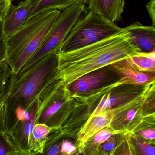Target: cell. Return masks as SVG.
Masks as SVG:
<instances>
[{"instance_id": "obj_32", "label": "cell", "mask_w": 155, "mask_h": 155, "mask_svg": "<svg viewBox=\"0 0 155 155\" xmlns=\"http://www.w3.org/2000/svg\"><path fill=\"white\" fill-rule=\"evenodd\" d=\"M12 1H13V0H12ZM21 1H23V0H21Z\"/></svg>"}, {"instance_id": "obj_26", "label": "cell", "mask_w": 155, "mask_h": 155, "mask_svg": "<svg viewBox=\"0 0 155 155\" xmlns=\"http://www.w3.org/2000/svg\"><path fill=\"white\" fill-rule=\"evenodd\" d=\"M150 17L152 21V26H155V0H150L146 6Z\"/></svg>"}, {"instance_id": "obj_31", "label": "cell", "mask_w": 155, "mask_h": 155, "mask_svg": "<svg viewBox=\"0 0 155 155\" xmlns=\"http://www.w3.org/2000/svg\"><path fill=\"white\" fill-rule=\"evenodd\" d=\"M2 100H1V99L0 98V101H1Z\"/></svg>"}, {"instance_id": "obj_18", "label": "cell", "mask_w": 155, "mask_h": 155, "mask_svg": "<svg viewBox=\"0 0 155 155\" xmlns=\"http://www.w3.org/2000/svg\"><path fill=\"white\" fill-rule=\"evenodd\" d=\"M122 131V130L115 129L110 125L100 130L94 135L90 140L95 145H101L107 141L111 136L121 133Z\"/></svg>"}, {"instance_id": "obj_11", "label": "cell", "mask_w": 155, "mask_h": 155, "mask_svg": "<svg viewBox=\"0 0 155 155\" xmlns=\"http://www.w3.org/2000/svg\"><path fill=\"white\" fill-rule=\"evenodd\" d=\"M129 35L130 41L140 52L155 51V28L153 26H144L134 22L125 28Z\"/></svg>"}, {"instance_id": "obj_6", "label": "cell", "mask_w": 155, "mask_h": 155, "mask_svg": "<svg viewBox=\"0 0 155 155\" xmlns=\"http://www.w3.org/2000/svg\"><path fill=\"white\" fill-rule=\"evenodd\" d=\"M38 104V99L30 110L29 119L14 121L2 135L9 148L10 155H29V143L35 125Z\"/></svg>"}, {"instance_id": "obj_9", "label": "cell", "mask_w": 155, "mask_h": 155, "mask_svg": "<svg viewBox=\"0 0 155 155\" xmlns=\"http://www.w3.org/2000/svg\"><path fill=\"white\" fill-rule=\"evenodd\" d=\"M34 5L27 0L11 6L2 22V31L6 41L25 24Z\"/></svg>"}, {"instance_id": "obj_25", "label": "cell", "mask_w": 155, "mask_h": 155, "mask_svg": "<svg viewBox=\"0 0 155 155\" xmlns=\"http://www.w3.org/2000/svg\"><path fill=\"white\" fill-rule=\"evenodd\" d=\"M115 135L111 136L104 142L102 147L103 150L107 152H111L115 149L116 146Z\"/></svg>"}, {"instance_id": "obj_7", "label": "cell", "mask_w": 155, "mask_h": 155, "mask_svg": "<svg viewBox=\"0 0 155 155\" xmlns=\"http://www.w3.org/2000/svg\"><path fill=\"white\" fill-rule=\"evenodd\" d=\"M155 81L147 84V88L136 97L132 98L126 104L113 109L114 117L111 126L115 129L122 130L126 126L133 125L142 118L144 106L151 95Z\"/></svg>"}, {"instance_id": "obj_13", "label": "cell", "mask_w": 155, "mask_h": 155, "mask_svg": "<svg viewBox=\"0 0 155 155\" xmlns=\"http://www.w3.org/2000/svg\"><path fill=\"white\" fill-rule=\"evenodd\" d=\"M98 71V70H97ZM81 76L70 84V90L72 92H84L98 87L106 78V71H99Z\"/></svg>"}, {"instance_id": "obj_4", "label": "cell", "mask_w": 155, "mask_h": 155, "mask_svg": "<svg viewBox=\"0 0 155 155\" xmlns=\"http://www.w3.org/2000/svg\"><path fill=\"white\" fill-rule=\"evenodd\" d=\"M123 30L115 23L89 11L71 30L58 52H67L88 46L119 33Z\"/></svg>"}, {"instance_id": "obj_16", "label": "cell", "mask_w": 155, "mask_h": 155, "mask_svg": "<svg viewBox=\"0 0 155 155\" xmlns=\"http://www.w3.org/2000/svg\"><path fill=\"white\" fill-rule=\"evenodd\" d=\"M130 97H131V93H116L115 94H112L110 92L106 93L102 97L98 105L91 116L98 114L109 109L112 108L115 106L119 105L121 106L125 102L127 103V101L131 99L132 98Z\"/></svg>"}, {"instance_id": "obj_24", "label": "cell", "mask_w": 155, "mask_h": 155, "mask_svg": "<svg viewBox=\"0 0 155 155\" xmlns=\"http://www.w3.org/2000/svg\"><path fill=\"white\" fill-rule=\"evenodd\" d=\"M12 0H0V21L2 22L7 15L11 6Z\"/></svg>"}, {"instance_id": "obj_27", "label": "cell", "mask_w": 155, "mask_h": 155, "mask_svg": "<svg viewBox=\"0 0 155 155\" xmlns=\"http://www.w3.org/2000/svg\"><path fill=\"white\" fill-rule=\"evenodd\" d=\"M138 134L146 139L153 140L155 139V130L154 129L149 128L144 130L139 131Z\"/></svg>"}, {"instance_id": "obj_3", "label": "cell", "mask_w": 155, "mask_h": 155, "mask_svg": "<svg viewBox=\"0 0 155 155\" xmlns=\"http://www.w3.org/2000/svg\"><path fill=\"white\" fill-rule=\"evenodd\" d=\"M60 13L58 10L39 13L7 40L5 62L12 74L17 75L38 51Z\"/></svg>"}, {"instance_id": "obj_21", "label": "cell", "mask_w": 155, "mask_h": 155, "mask_svg": "<svg viewBox=\"0 0 155 155\" xmlns=\"http://www.w3.org/2000/svg\"><path fill=\"white\" fill-rule=\"evenodd\" d=\"M7 130L6 109L4 103L1 100L0 101V136L2 137Z\"/></svg>"}, {"instance_id": "obj_14", "label": "cell", "mask_w": 155, "mask_h": 155, "mask_svg": "<svg viewBox=\"0 0 155 155\" xmlns=\"http://www.w3.org/2000/svg\"><path fill=\"white\" fill-rule=\"evenodd\" d=\"M53 128L44 123H37L34 126L29 143V155L43 154L45 144Z\"/></svg>"}, {"instance_id": "obj_1", "label": "cell", "mask_w": 155, "mask_h": 155, "mask_svg": "<svg viewBox=\"0 0 155 155\" xmlns=\"http://www.w3.org/2000/svg\"><path fill=\"white\" fill-rule=\"evenodd\" d=\"M140 52L124 28L119 33L88 46L57 52L55 77L69 86L83 75L107 67L113 62Z\"/></svg>"}, {"instance_id": "obj_19", "label": "cell", "mask_w": 155, "mask_h": 155, "mask_svg": "<svg viewBox=\"0 0 155 155\" xmlns=\"http://www.w3.org/2000/svg\"><path fill=\"white\" fill-rule=\"evenodd\" d=\"M11 70L6 62L0 65V98H2L8 81L11 76Z\"/></svg>"}, {"instance_id": "obj_2", "label": "cell", "mask_w": 155, "mask_h": 155, "mask_svg": "<svg viewBox=\"0 0 155 155\" xmlns=\"http://www.w3.org/2000/svg\"><path fill=\"white\" fill-rule=\"evenodd\" d=\"M57 64V52H51L24 71L16 75L12 74L1 98L7 120L19 107L29 111L54 77Z\"/></svg>"}, {"instance_id": "obj_20", "label": "cell", "mask_w": 155, "mask_h": 155, "mask_svg": "<svg viewBox=\"0 0 155 155\" xmlns=\"http://www.w3.org/2000/svg\"><path fill=\"white\" fill-rule=\"evenodd\" d=\"M137 149L140 154L145 155H155V149L154 146L138 137L135 138Z\"/></svg>"}, {"instance_id": "obj_5", "label": "cell", "mask_w": 155, "mask_h": 155, "mask_svg": "<svg viewBox=\"0 0 155 155\" xmlns=\"http://www.w3.org/2000/svg\"><path fill=\"white\" fill-rule=\"evenodd\" d=\"M86 5L84 3H78L60 11L40 48L19 73L26 70L49 53L59 51L71 30L83 16Z\"/></svg>"}, {"instance_id": "obj_10", "label": "cell", "mask_w": 155, "mask_h": 155, "mask_svg": "<svg viewBox=\"0 0 155 155\" xmlns=\"http://www.w3.org/2000/svg\"><path fill=\"white\" fill-rule=\"evenodd\" d=\"M114 116L113 109L110 108L90 116L78 134L77 142L78 147L85 146L100 130L111 125Z\"/></svg>"}, {"instance_id": "obj_22", "label": "cell", "mask_w": 155, "mask_h": 155, "mask_svg": "<svg viewBox=\"0 0 155 155\" xmlns=\"http://www.w3.org/2000/svg\"><path fill=\"white\" fill-rule=\"evenodd\" d=\"M6 58V41L2 31V22L0 21V65L5 62Z\"/></svg>"}, {"instance_id": "obj_23", "label": "cell", "mask_w": 155, "mask_h": 155, "mask_svg": "<svg viewBox=\"0 0 155 155\" xmlns=\"http://www.w3.org/2000/svg\"><path fill=\"white\" fill-rule=\"evenodd\" d=\"M77 151V147L68 140H65L62 141L61 148L60 150V154L72 155Z\"/></svg>"}, {"instance_id": "obj_29", "label": "cell", "mask_w": 155, "mask_h": 155, "mask_svg": "<svg viewBox=\"0 0 155 155\" xmlns=\"http://www.w3.org/2000/svg\"><path fill=\"white\" fill-rule=\"evenodd\" d=\"M0 155H10V150L5 140H0Z\"/></svg>"}, {"instance_id": "obj_12", "label": "cell", "mask_w": 155, "mask_h": 155, "mask_svg": "<svg viewBox=\"0 0 155 155\" xmlns=\"http://www.w3.org/2000/svg\"><path fill=\"white\" fill-rule=\"evenodd\" d=\"M126 0H89V11L99 14L111 22L122 20Z\"/></svg>"}, {"instance_id": "obj_8", "label": "cell", "mask_w": 155, "mask_h": 155, "mask_svg": "<svg viewBox=\"0 0 155 155\" xmlns=\"http://www.w3.org/2000/svg\"><path fill=\"white\" fill-rule=\"evenodd\" d=\"M108 66L119 77V85H145L155 81L154 74L140 71L129 58L115 61Z\"/></svg>"}, {"instance_id": "obj_17", "label": "cell", "mask_w": 155, "mask_h": 155, "mask_svg": "<svg viewBox=\"0 0 155 155\" xmlns=\"http://www.w3.org/2000/svg\"><path fill=\"white\" fill-rule=\"evenodd\" d=\"M129 58L140 71L155 73V51L149 53L137 52Z\"/></svg>"}, {"instance_id": "obj_28", "label": "cell", "mask_w": 155, "mask_h": 155, "mask_svg": "<svg viewBox=\"0 0 155 155\" xmlns=\"http://www.w3.org/2000/svg\"><path fill=\"white\" fill-rule=\"evenodd\" d=\"M61 144L60 143H58L55 145H53L51 147L46 149L44 150L43 154L48 155H57L60 154Z\"/></svg>"}, {"instance_id": "obj_15", "label": "cell", "mask_w": 155, "mask_h": 155, "mask_svg": "<svg viewBox=\"0 0 155 155\" xmlns=\"http://www.w3.org/2000/svg\"><path fill=\"white\" fill-rule=\"evenodd\" d=\"M89 0H39L33 7L27 21L39 13L51 10L62 11L79 3L87 5ZM26 21V22H27Z\"/></svg>"}, {"instance_id": "obj_30", "label": "cell", "mask_w": 155, "mask_h": 155, "mask_svg": "<svg viewBox=\"0 0 155 155\" xmlns=\"http://www.w3.org/2000/svg\"><path fill=\"white\" fill-rule=\"evenodd\" d=\"M27 1L29 2L30 3H32L35 6L36 3L39 1V0H27Z\"/></svg>"}]
</instances>
